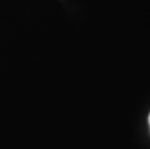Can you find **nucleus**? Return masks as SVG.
Here are the masks:
<instances>
[{
    "instance_id": "1",
    "label": "nucleus",
    "mask_w": 150,
    "mask_h": 149,
    "mask_svg": "<svg viewBox=\"0 0 150 149\" xmlns=\"http://www.w3.org/2000/svg\"><path fill=\"white\" fill-rule=\"evenodd\" d=\"M148 122H149V125H150V114H149V116H148Z\"/></svg>"
}]
</instances>
